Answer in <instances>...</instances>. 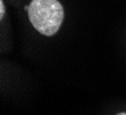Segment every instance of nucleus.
<instances>
[{
    "instance_id": "f257e3e1",
    "label": "nucleus",
    "mask_w": 126,
    "mask_h": 115,
    "mask_svg": "<svg viewBox=\"0 0 126 115\" xmlns=\"http://www.w3.org/2000/svg\"><path fill=\"white\" fill-rule=\"evenodd\" d=\"M27 14L33 27L47 37L55 36L64 21V7L58 0H32Z\"/></svg>"
},
{
    "instance_id": "f03ea898",
    "label": "nucleus",
    "mask_w": 126,
    "mask_h": 115,
    "mask_svg": "<svg viewBox=\"0 0 126 115\" xmlns=\"http://www.w3.org/2000/svg\"><path fill=\"white\" fill-rule=\"evenodd\" d=\"M5 5H3V1L0 0V18H3L5 16Z\"/></svg>"
},
{
    "instance_id": "7ed1b4c3",
    "label": "nucleus",
    "mask_w": 126,
    "mask_h": 115,
    "mask_svg": "<svg viewBox=\"0 0 126 115\" xmlns=\"http://www.w3.org/2000/svg\"><path fill=\"white\" fill-rule=\"evenodd\" d=\"M117 115H126V113H118Z\"/></svg>"
}]
</instances>
